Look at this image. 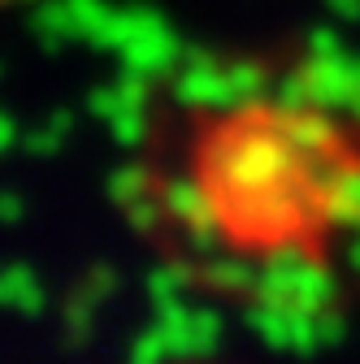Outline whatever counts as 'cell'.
Returning a JSON list of instances; mask_svg holds the SVG:
<instances>
[{"instance_id":"6da1fadb","label":"cell","mask_w":360,"mask_h":364,"mask_svg":"<svg viewBox=\"0 0 360 364\" xmlns=\"http://www.w3.org/2000/svg\"><path fill=\"white\" fill-rule=\"evenodd\" d=\"M0 5H5V0H0Z\"/></svg>"}]
</instances>
